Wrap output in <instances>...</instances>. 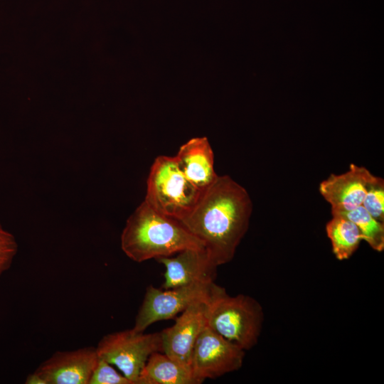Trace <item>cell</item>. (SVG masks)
Listing matches in <instances>:
<instances>
[{
	"mask_svg": "<svg viewBox=\"0 0 384 384\" xmlns=\"http://www.w3.org/2000/svg\"><path fill=\"white\" fill-rule=\"evenodd\" d=\"M252 210L247 190L228 175L218 176L193 209L178 221L203 242L219 266L234 257L248 230Z\"/></svg>",
	"mask_w": 384,
	"mask_h": 384,
	"instance_id": "obj_1",
	"label": "cell"
},
{
	"mask_svg": "<svg viewBox=\"0 0 384 384\" xmlns=\"http://www.w3.org/2000/svg\"><path fill=\"white\" fill-rule=\"evenodd\" d=\"M120 241L124 254L137 262L205 247L178 220L156 211L144 201L128 218Z\"/></svg>",
	"mask_w": 384,
	"mask_h": 384,
	"instance_id": "obj_2",
	"label": "cell"
},
{
	"mask_svg": "<svg viewBox=\"0 0 384 384\" xmlns=\"http://www.w3.org/2000/svg\"><path fill=\"white\" fill-rule=\"evenodd\" d=\"M263 309L254 298L245 294L230 296L214 283L207 302L206 326L246 351L260 336Z\"/></svg>",
	"mask_w": 384,
	"mask_h": 384,
	"instance_id": "obj_3",
	"label": "cell"
},
{
	"mask_svg": "<svg viewBox=\"0 0 384 384\" xmlns=\"http://www.w3.org/2000/svg\"><path fill=\"white\" fill-rule=\"evenodd\" d=\"M201 193L184 176L175 156L162 155L151 164L144 201L156 211L179 220L193 209Z\"/></svg>",
	"mask_w": 384,
	"mask_h": 384,
	"instance_id": "obj_4",
	"label": "cell"
},
{
	"mask_svg": "<svg viewBox=\"0 0 384 384\" xmlns=\"http://www.w3.org/2000/svg\"><path fill=\"white\" fill-rule=\"evenodd\" d=\"M98 357L115 366L132 384H138L149 357L162 351L159 333L144 334L131 329L104 336L96 346Z\"/></svg>",
	"mask_w": 384,
	"mask_h": 384,
	"instance_id": "obj_5",
	"label": "cell"
},
{
	"mask_svg": "<svg viewBox=\"0 0 384 384\" xmlns=\"http://www.w3.org/2000/svg\"><path fill=\"white\" fill-rule=\"evenodd\" d=\"M214 283H196L169 289L149 286L132 330L144 332L154 323L170 319L192 304L208 300Z\"/></svg>",
	"mask_w": 384,
	"mask_h": 384,
	"instance_id": "obj_6",
	"label": "cell"
},
{
	"mask_svg": "<svg viewBox=\"0 0 384 384\" xmlns=\"http://www.w3.org/2000/svg\"><path fill=\"white\" fill-rule=\"evenodd\" d=\"M245 350L206 325L194 345L190 368L200 383L239 370Z\"/></svg>",
	"mask_w": 384,
	"mask_h": 384,
	"instance_id": "obj_7",
	"label": "cell"
},
{
	"mask_svg": "<svg viewBox=\"0 0 384 384\" xmlns=\"http://www.w3.org/2000/svg\"><path fill=\"white\" fill-rule=\"evenodd\" d=\"M207 302L192 304L181 312L173 326L160 332L161 352L189 368L194 345L206 325Z\"/></svg>",
	"mask_w": 384,
	"mask_h": 384,
	"instance_id": "obj_8",
	"label": "cell"
},
{
	"mask_svg": "<svg viewBox=\"0 0 384 384\" xmlns=\"http://www.w3.org/2000/svg\"><path fill=\"white\" fill-rule=\"evenodd\" d=\"M165 267L162 289H169L196 283L214 282L218 265L206 247L188 248L175 257L156 259Z\"/></svg>",
	"mask_w": 384,
	"mask_h": 384,
	"instance_id": "obj_9",
	"label": "cell"
},
{
	"mask_svg": "<svg viewBox=\"0 0 384 384\" xmlns=\"http://www.w3.org/2000/svg\"><path fill=\"white\" fill-rule=\"evenodd\" d=\"M96 347L57 351L35 370L46 384H88L97 364Z\"/></svg>",
	"mask_w": 384,
	"mask_h": 384,
	"instance_id": "obj_10",
	"label": "cell"
},
{
	"mask_svg": "<svg viewBox=\"0 0 384 384\" xmlns=\"http://www.w3.org/2000/svg\"><path fill=\"white\" fill-rule=\"evenodd\" d=\"M368 172L364 166L351 164L345 173L331 174L320 183L319 192L331 205V213L348 211L362 206Z\"/></svg>",
	"mask_w": 384,
	"mask_h": 384,
	"instance_id": "obj_11",
	"label": "cell"
},
{
	"mask_svg": "<svg viewBox=\"0 0 384 384\" xmlns=\"http://www.w3.org/2000/svg\"><path fill=\"white\" fill-rule=\"evenodd\" d=\"M186 178L200 191H204L216 179L214 155L206 137H196L179 147L175 156Z\"/></svg>",
	"mask_w": 384,
	"mask_h": 384,
	"instance_id": "obj_12",
	"label": "cell"
},
{
	"mask_svg": "<svg viewBox=\"0 0 384 384\" xmlns=\"http://www.w3.org/2000/svg\"><path fill=\"white\" fill-rule=\"evenodd\" d=\"M138 384H200L189 367L163 352L153 353L142 370Z\"/></svg>",
	"mask_w": 384,
	"mask_h": 384,
	"instance_id": "obj_13",
	"label": "cell"
},
{
	"mask_svg": "<svg viewBox=\"0 0 384 384\" xmlns=\"http://www.w3.org/2000/svg\"><path fill=\"white\" fill-rule=\"evenodd\" d=\"M326 231L331 242L333 253L338 260L349 259L363 240L358 227L342 216L332 215L326 223Z\"/></svg>",
	"mask_w": 384,
	"mask_h": 384,
	"instance_id": "obj_14",
	"label": "cell"
},
{
	"mask_svg": "<svg viewBox=\"0 0 384 384\" xmlns=\"http://www.w3.org/2000/svg\"><path fill=\"white\" fill-rule=\"evenodd\" d=\"M331 215L352 221L360 230L363 240L373 250L377 252L384 250V223L373 218L363 206L348 211L331 213Z\"/></svg>",
	"mask_w": 384,
	"mask_h": 384,
	"instance_id": "obj_15",
	"label": "cell"
},
{
	"mask_svg": "<svg viewBox=\"0 0 384 384\" xmlns=\"http://www.w3.org/2000/svg\"><path fill=\"white\" fill-rule=\"evenodd\" d=\"M362 206L378 221L384 223V180L368 173Z\"/></svg>",
	"mask_w": 384,
	"mask_h": 384,
	"instance_id": "obj_16",
	"label": "cell"
},
{
	"mask_svg": "<svg viewBox=\"0 0 384 384\" xmlns=\"http://www.w3.org/2000/svg\"><path fill=\"white\" fill-rule=\"evenodd\" d=\"M88 384H132L121 372H118L112 364L100 358L90 377Z\"/></svg>",
	"mask_w": 384,
	"mask_h": 384,
	"instance_id": "obj_17",
	"label": "cell"
},
{
	"mask_svg": "<svg viewBox=\"0 0 384 384\" xmlns=\"http://www.w3.org/2000/svg\"><path fill=\"white\" fill-rule=\"evenodd\" d=\"M18 252V243L14 235L0 223V276L12 265Z\"/></svg>",
	"mask_w": 384,
	"mask_h": 384,
	"instance_id": "obj_18",
	"label": "cell"
},
{
	"mask_svg": "<svg viewBox=\"0 0 384 384\" xmlns=\"http://www.w3.org/2000/svg\"><path fill=\"white\" fill-rule=\"evenodd\" d=\"M26 384H46L44 379L36 372L29 374L25 380Z\"/></svg>",
	"mask_w": 384,
	"mask_h": 384,
	"instance_id": "obj_19",
	"label": "cell"
}]
</instances>
